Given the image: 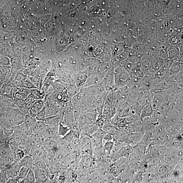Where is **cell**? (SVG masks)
<instances>
[{
	"instance_id": "ffe728a7",
	"label": "cell",
	"mask_w": 183,
	"mask_h": 183,
	"mask_svg": "<svg viewBox=\"0 0 183 183\" xmlns=\"http://www.w3.org/2000/svg\"><path fill=\"white\" fill-rule=\"evenodd\" d=\"M52 86L54 91L60 94H62L66 90L65 87L63 84L59 82L58 81H55L53 84Z\"/></svg>"
},
{
	"instance_id": "7a4b0ae2",
	"label": "cell",
	"mask_w": 183,
	"mask_h": 183,
	"mask_svg": "<svg viewBox=\"0 0 183 183\" xmlns=\"http://www.w3.org/2000/svg\"><path fill=\"white\" fill-rule=\"evenodd\" d=\"M92 154L83 156L78 164V169L81 173L86 175L91 169Z\"/></svg>"
},
{
	"instance_id": "d4e9b609",
	"label": "cell",
	"mask_w": 183,
	"mask_h": 183,
	"mask_svg": "<svg viewBox=\"0 0 183 183\" xmlns=\"http://www.w3.org/2000/svg\"><path fill=\"white\" fill-rule=\"evenodd\" d=\"M34 183L35 182L34 175L32 169L29 171L26 176L23 180L22 183Z\"/></svg>"
},
{
	"instance_id": "603a6c76",
	"label": "cell",
	"mask_w": 183,
	"mask_h": 183,
	"mask_svg": "<svg viewBox=\"0 0 183 183\" xmlns=\"http://www.w3.org/2000/svg\"><path fill=\"white\" fill-rule=\"evenodd\" d=\"M107 133L102 128H99L92 135L91 137L97 139L103 140L104 137Z\"/></svg>"
},
{
	"instance_id": "83f0119b",
	"label": "cell",
	"mask_w": 183,
	"mask_h": 183,
	"mask_svg": "<svg viewBox=\"0 0 183 183\" xmlns=\"http://www.w3.org/2000/svg\"><path fill=\"white\" fill-rule=\"evenodd\" d=\"M27 78V76L24 74L23 71H22L18 72L15 76L14 79L23 83Z\"/></svg>"
},
{
	"instance_id": "cb8c5ba5",
	"label": "cell",
	"mask_w": 183,
	"mask_h": 183,
	"mask_svg": "<svg viewBox=\"0 0 183 183\" xmlns=\"http://www.w3.org/2000/svg\"><path fill=\"white\" fill-rule=\"evenodd\" d=\"M30 169L29 168L25 166H22L17 176L22 180L21 183L22 182L23 180L25 178Z\"/></svg>"
},
{
	"instance_id": "d6986e66",
	"label": "cell",
	"mask_w": 183,
	"mask_h": 183,
	"mask_svg": "<svg viewBox=\"0 0 183 183\" xmlns=\"http://www.w3.org/2000/svg\"><path fill=\"white\" fill-rule=\"evenodd\" d=\"M71 129L69 126L66 125L60 122L58 127V135L59 137H63L67 134L71 130Z\"/></svg>"
},
{
	"instance_id": "9c48e42d",
	"label": "cell",
	"mask_w": 183,
	"mask_h": 183,
	"mask_svg": "<svg viewBox=\"0 0 183 183\" xmlns=\"http://www.w3.org/2000/svg\"><path fill=\"white\" fill-rule=\"evenodd\" d=\"M88 76V75L85 70L76 73L75 76V84L80 88H82Z\"/></svg>"
},
{
	"instance_id": "277c9868",
	"label": "cell",
	"mask_w": 183,
	"mask_h": 183,
	"mask_svg": "<svg viewBox=\"0 0 183 183\" xmlns=\"http://www.w3.org/2000/svg\"><path fill=\"white\" fill-rule=\"evenodd\" d=\"M34 175L35 182L46 183L51 182L49 178L46 170L39 168L33 165L32 168Z\"/></svg>"
},
{
	"instance_id": "7c38bea8",
	"label": "cell",
	"mask_w": 183,
	"mask_h": 183,
	"mask_svg": "<svg viewBox=\"0 0 183 183\" xmlns=\"http://www.w3.org/2000/svg\"><path fill=\"white\" fill-rule=\"evenodd\" d=\"M14 86L11 82H4L0 91V96L12 99V90Z\"/></svg>"
},
{
	"instance_id": "8d00e7d4",
	"label": "cell",
	"mask_w": 183,
	"mask_h": 183,
	"mask_svg": "<svg viewBox=\"0 0 183 183\" xmlns=\"http://www.w3.org/2000/svg\"><path fill=\"white\" fill-rule=\"evenodd\" d=\"M0 81H1V80H0Z\"/></svg>"
},
{
	"instance_id": "8992f818",
	"label": "cell",
	"mask_w": 183,
	"mask_h": 183,
	"mask_svg": "<svg viewBox=\"0 0 183 183\" xmlns=\"http://www.w3.org/2000/svg\"><path fill=\"white\" fill-rule=\"evenodd\" d=\"M22 166L19 161H14L6 167L7 175L9 179L17 176Z\"/></svg>"
},
{
	"instance_id": "9a60e30c",
	"label": "cell",
	"mask_w": 183,
	"mask_h": 183,
	"mask_svg": "<svg viewBox=\"0 0 183 183\" xmlns=\"http://www.w3.org/2000/svg\"><path fill=\"white\" fill-rule=\"evenodd\" d=\"M164 96L162 93H154L153 94L151 97L152 107L156 108L163 102L165 99Z\"/></svg>"
},
{
	"instance_id": "e575fe53",
	"label": "cell",
	"mask_w": 183,
	"mask_h": 183,
	"mask_svg": "<svg viewBox=\"0 0 183 183\" xmlns=\"http://www.w3.org/2000/svg\"><path fill=\"white\" fill-rule=\"evenodd\" d=\"M0 137H6L7 138L5 135L4 131L3 129L1 126H0Z\"/></svg>"
},
{
	"instance_id": "d6a6232c",
	"label": "cell",
	"mask_w": 183,
	"mask_h": 183,
	"mask_svg": "<svg viewBox=\"0 0 183 183\" xmlns=\"http://www.w3.org/2000/svg\"><path fill=\"white\" fill-rule=\"evenodd\" d=\"M168 97L167 96L169 100L173 101H174L176 100V93L174 91H171V92L169 93L168 94Z\"/></svg>"
},
{
	"instance_id": "5bb4252c",
	"label": "cell",
	"mask_w": 183,
	"mask_h": 183,
	"mask_svg": "<svg viewBox=\"0 0 183 183\" xmlns=\"http://www.w3.org/2000/svg\"><path fill=\"white\" fill-rule=\"evenodd\" d=\"M10 146L12 155L15 161H19L26 155V153L21 149L12 145H10Z\"/></svg>"
},
{
	"instance_id": "30bf717a",
	"label": "cell",
	"mask_w": 183,
	"mask_h": 183,
	"mask_svg": "<svg viewBox=\"0 0 183 183\" xmlns=\"http://www.w3.org/2000/svg\"><path fill=\"white\" fill-rule=\"evenodd\" d=\"M58 126L48 125L45 130L43 135L48 138L57 139L59 137Z\"/></svg>"
},
{
	"instance_id": "8fae6325",
	"label": "cell",
	"mask_w": 183,
	"mask_h": 183,
	"mask_svg": "<svg viewBox=\"0 0 183 183\" xmlns=\"http://www.w3.org/2000/svg\"><path fill=\"white\" fill-rule=\"evenodd\" d=\"M104 78V77L98 74L89 76L83 88L96 85L102 81Z\"/></svg>"
},
{
	"instance_id": "ac0fdd59",
	"label": "cell",
	"mask_w": 183,
	"mask_h": 183,
	"mask_svg": "<svg viewBox=\"0 0 183 183\" xmlns=\"http://www.w3.org/2000/svg\"><path fill=\"white\" fill-rule=\"evenodd\" d=\"M30 90V93L35 97L36 100L44 99L45 97V94L44 90L43 89L35 88Z\"/></svg>"
},
{
	"instance_id": "836d02e7",
	"label": "cell",
	"mask_w": 183,
	"mask_h": 183,
	"mask_svg": "<svg viewBox=\"0 0 183 183\" xmlns=\"http://www.w3.org/2000/svg\"><path fill=\"white\" fill-rule=\"evenodd\" d=\"M112 134H109L107 133L104 137L103 139L106 141H111L113 137Z\"/></svg>"
},
{
	"instance_id": "1f68e13d",
	"label": "cell",
	"mask_w": 183,
	"mask_h": 183,
	"mask_svg": "<svg viewBox=\"0 0 183 183\" xmlns=\"http://www.w3.org/2000/svg\"><path fill=\"white\" fill-rule=\"evenodd\" d=\"M0 64L4 66L7 67L10 64L9 61L7 58H0Z\"/></svg>"
},
{
	"instance_id": "484cf974",
	"label": "cell",
	"mask_w": 183,
	"mask_h": 183,
	"mask_svg": "<svg viewBox=\"0 0 183 183\" xmlns=\"http://www.w3.org/2000/svg\"><path fill=\"white\" fill-rule=\"evenodd\" d=\"M20 87L29 90L33 89L38 88L28 78L26 79L23 82Z\"/></svg>"
},
{
	"instance_id": "4fadbf2b",
	"label": "cell",
	"mask_w": 183,
	"mask_h": 183,
	"mask_svg": "<svg viewBox=\"0 0 183 183\" xmlns=\"http://www.w3.org/2000/svg\"><path fill=\"white\" fill-rule=\"evenodd\" d=\"M63 115L62 114H59L46 118L44 122L48 125L58 126L60 123L63 120Z\"/></svg>"
},
{
	"instance_id": "6da1fadb",
	"label": "cell",
	"mask_w": 183,
	"mask_h": 183,
	"mask_svg": "<svg viewBox=\"0 0 183 183\" xmlns=\"http://www.w3.org/2000/svg\"><path fill=\"white\" fill-rule=\"evenodd\" d=\"M114 79L116 87L120 88L128 85L131 81L130 73L122 67H118L113 71Z\"/></svg>"
},
{
	"instance_id": "7402d4cb",
	"label": "cell",
	"mask_w": 183,
	"mask_h": 183,
	"mask_svg": "<svg viewBox=\"0 0 183 183\" xmlns=\"http://www.w3.org/2000/svg\"><path fill=\"white\" fill-rule=\"evenodd\" d=\"M33 165L39 168L46 170L47 169V164L42 159L36 158L33 159Z\"/></svg>"
},
{
	"instance_id": "4316f807",
	"label": "cell",
	"mask_w": 183,
	"mask_h": 183,
	"mask_svg": "<svg viewBox=\"0 0 183 183\" xmlns=\"http://www.w3.org/2000/svg\"><path fill=\"white\" fill-rule=\"evenodd\" d=\"M37 121H44L46 118L45 108V106L41 111H40L36 117Z\"/></svg>"
},
{
	"instance_id": "d590c367",
	"label": "cell",
	"mask_w": 183,
	"mask_h": 183,
	"mask_svg": "<svg viewBox=\"0 0 183 183\" xmlns=\"http://www.w3.org/2000/svg\"><path fill=\"white\" fill-rule=\"evenodd\" d=\"M5 81H0V91L2 87V86Z\"/></svg>"
},
{
	"instance_id": "e0dca14e",
	"label": "cell",
	"mask_w": 183,
	"mask_h": 183,
	"mask_svg": "<svg viewBox=\"0 0 183 183\" xmlns=\"http://www.w3.org/2000/svg\"><path fill=\"white\" fill-rule=\"evenodd\" d=\"M22 166L27 167L31 169L33 166V160L32 157L29 155L25 156L21 160L19 161Z\"/></svg>"
},
{
	"instance_id": "2e32d148",
	"label": "cell",
	"mask_w": 183,
	"mask_h": 183,
	"mask_svg": "<svg viewBox=\"0 0 183 183\" xmlns=\"http://www.w3.org/2000/svg\"><path fill=\"white\" fill-rule=\"evenodd\" d=\"M63 84L65 87L68 94L70 98H72L74 96L78 93L79 92L81 89L78 87L74 84H67L65 83H63Z\"/></svg>"
},
{
	"instance_id": "4dcf8cb0",
	"label": "cell",
	"mask_w": 183,
	"mask_h": 183,
	"mask_svg": "<svg viewBox=\"0 0 183 183\" xmlns=\"http://www.w3.org/2000/svg\"><path fill=\"white\" fill-rule=\"evenodd\" d=\"M99 128L96 125L94 124L88 129L87 133L89 135L91 136L95 133Z\"/></svg>"
},
{
	"instance_id": "44dd1931",
	"label": "cell",
	"mask_w": 183,
	"mask_h": 183,
	"mask_svg": "<svg viewBox=\"0 0 183 183\" xmlns=\"http://www.w3.org/2000/svg\"><path fill=\"white\" fill-rule=\"evenodd\" d=\"M93 148L92 142L85 145L81 148V153L82 155L92 154Z\"/></svg>"
},
{
	"instance_id": "f1b7e54d",
	"label": "cell",
	"mask_w": 183,
	"mask_h": 183,
	"mask_svg": "<svg viewBox=\"0 0 183 183\" xmlns=\"http://www.w3.org/2000/svg\"><path fill=\"white\" fill-rule=\"evenodd\" d=\"M102 128L107 133L111 134H112L115 131V127L113 126L108 124L105 125Z\"/></svg>"
},
{
	"instance_id": "f546056e",
	"label": "cell",
	"mask_w": 183,
	"mask_h": 183,
	"mask_svg": "<svg viewBox=\"0 0 183 183\" xmlns=\"http://www.w3.org/2000/svg\"><path fill=\"white\" fill-rule=\"evenodd\" d=\"M105 151H107L108 153L110 152L111 151L114 146V143L111 141H107L105 144L103 145Z\"/></svg>"
},
{
	"instance_id": "3957f363",
	"label": "cell",
	"mask_w": 183,
	"mask_h": 183,
	"mask_svg": "<svg viewBox=\"0 0 183 183\" xmlns=\"http://www.w3.org/2000/svg\"><path fill=\"white\" fill-rule=\"evenodd\" d=\"M36 121L35 118L32 117L28 114L25 116L24 122L18 126L28 136H29L31 133Z\"/></svg>"
},
{
	"instance_id": "52a82bcc",
	"label": "cell",
	"mask_w": 183,
	"mask_h": 183,
	"mask_svg": "<svg viewBox=\"0 0 183 183\" xmlns=\"http://www.w3.org/2000/svg\"><path fill=\"white\" fill-rule=\"evenodd\" d=\"M45 106L44 100H37L33 103L29 110L28 114L33 117L35 118L40 111Z\"/></svg>"
},
{
	"instance_id": "ba28073f",
	"label": "cell",
	"mask_w": 183,
	"mask_h": 183,
	"mask_svg": "<svg viewBox=\"0 0 183 183\" xmlns=\"http://www.w3.org/2000/svg\"><path fill=\"white\" fill-rule=\"evenodd\" d=\"M25 116L18 108H15L12 116V121L13 124L15 126L22 124L24 122Z\"/></svg>"
},
{
	"instance_id": "5b68a950",
	"label": "cell",
	"mask_w": 183,
	"mask_h": 183,
	"mask_svg": "<svg viewBox=\"0 0 183 183\" xmlns=\"http://www.w3.org/2000/svg\"><path fill=\"white\" fill-rule=\"evenodd\" d=\"M113 70L109 71L103 79L105 87L107 92H112L117 88L115 84Z\"/></svg>"
}]
</instances>
